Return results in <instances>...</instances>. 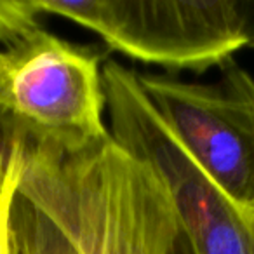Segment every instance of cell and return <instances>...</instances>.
Returning a JSON list of instances; mask_svg holds the SVG:
<instances>
[{"mask_svg":"<svg viewBox=\"0 0 254 254\" xmlns=\"http://www.w3.org/2000/svg\"><path fill=\"white\" fill-rule=\"evenodd\" d=\"M19 193L80 254H195L160 180L113 139L71 159H26Z\"/></svg>","mask_w":254,"mask_h":254,"instance_id":"cell-1","label":"cell"},{"mask_svg":"<svg viewBox=\"0 0 254 254\" xmlns=\"http://www.w3.org/2000/svg\"><path fill=\"white\" fill-rule=\"evenodd\" d=\"M101 58L44 26L0 47V150L63 160L112 139Z\"/></svg>","mask_w":254,"mask_h":254,"instance_id":"cell-2","label":"cell"},{"mask_svg":"<svg viewBox=\"0 0 254 254\" xmlns=\"http://www.w3.org/2000/svg\"><path fill=\"white\" fill-rule=\"evenodd\" d=\"M110 136L155 173L195 254H254V216L233 202L157 115L136 71L103 64Z\"/></svg>","mask_w":254,"mask_h":254,"instance_id":"cell-3","label":"cell"},{"mask_svg":"<svg viewBox=\"0 0 254 254\" xmlns=\"http://www.w3.org/2000/svg\"><path fill=\"white\" fill-rule=\"evenodd\" d=\"M42 14L91 30L113 51L169 70L223 66L253 40L237 0H35Z\"/></svg>","mask_w":254,"mask_h":254,"instance_id":"cell-4","label":"cell"},{"mask_svg":"<svg viewBox=\"0 0 254 254\" xmlns=\"http://www.w3.org/2000/svg\"><path fill=\"white\" fill-rule=\"evenodd\" d=\"M143 94L205 174L254 207V77L233 60L212 84L136 73Z\"/></svg>","mask_w":254,"mask_h":254,"instance_id":"cell-5","label":"cell"},{"mask_svg":"<svg viewBox=\"0 0 254 254\" xmlns=\"http://www.w3.org/2000/svg\"><path fill=\"white\" fill-rule=\"evenodd\" d=\"M12 226L19 254H80L63 230L21 193L14 202Z\"/></svg>","mask_w":254,"mask_h":254,"instance_id":"cell-6","label":"cell"},{"mask_svg":"<svg viewBox=\"0 0 254 254\" xmlns=\"http://www.w3.org/2000/svg\"><path fill=\"white\" fill-rule=\"evenodd\" d=\"M25 169L26 157L19 146L0 150V254H19L12 211Z\"/></svg>","mask_w":254,"mask_h":254,"instance_id":"cell-7","label":"cell"},{"mask_svg":"<svg viewBox=\"0 0 254 254\" xmlns=\"http://www.w3.org/2000/svg\"><path fill=\"white\" fill-rule=\"evenodd\" d=\"M42 12L37 2H0V44L12 42L18 37L39 28Z\"/></svg>","mask_w":254,"mask_h":254,"instance_id":"cell-8","label":"cell"},{"mask_svg":"<svg viewBox=\"0 0 254 254\" xmlns=\"http://www.w3.org/2000/svg\"><path fill=\"white\" fill-rule=\"evenodd\" d=\"M251 212H253V216H254V207H253V209H251Z\"/></svg>","mask_w":254,"mask_h":254,"instance_id":"cell-9","label":"cell"}]
</instances>
